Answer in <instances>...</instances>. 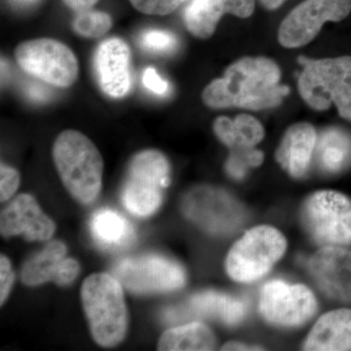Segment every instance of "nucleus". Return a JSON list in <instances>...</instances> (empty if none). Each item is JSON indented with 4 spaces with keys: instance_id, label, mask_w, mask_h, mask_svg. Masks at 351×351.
Wrapping results in <instances>:
<instances>
[{
    "instance_id": "1",
    "label": "nucleus",
    "mask_w": 351,
    "mask_h": 351,
    "mask_svg": "<svg viewBox=\"0 0 351 351\" xmlns=\"http://www.w3.org/2000/svg\"><path fill=\"white\" fill-rule=\"evenodd\" d=\"M278 64L265 57H245L230 64L221 78L213 80L202 93L207 107L262 110L276 108L287 96L280 84Z\"/></svg>"
},
{
    "instance_id": "2",
    "label": "nucleus",
    "mask_w": 351,
    "mask_h": 351,
    "mask_svg": "<svg viewBox=\"0 0 351 351\" xmlns=\"http://www.w3.org/2000/svg\"><path fill=\"white\" fill-rule=\"evenodd\" d=\"M53 159L69 195L82 204L94 202L103 186L104 160L94 143L84 134L66 130L58 136Z\"/></svg>"
},
{
    "instance_id": "3",
    "label": "nucleus",
    "mask_w": 351,
    "mask_h": 351,
    "mask_svg": "<svg viewBox=\"0 0 351 351\" xmlns=\"http://www.w3.org/2000/svg\"><path fill=\"white\" fill-rule=\"evenodd\" d=\"M82 302L92 338L101 348H114L125 339L129 314L122 284L108 274H91L83 281Z\"/></svg>"
},
{
    "instance_id": "4",
    "label": "nucleus",
    "mask_w": 351,
    "mask_h": 351,
    "mask_svg": "<svg viewBox=\"0 0 351 351\" xmlns=\"http://www.w3.org/2000/svg\"><path fill=\"white\" fill-rule=\"evenodd\" d=\"M302 66L298 90L314 110L336 106L339 117L351 122V56L298 59Z\"/></svg>"
},
{
    "instance_id": "5",
    "label": "nucleus",
    "mask_w": 351,
    "mask_h": 351,
    "mask_svg": "<svg viewBox=\"0 0 351 351\" xmlns=\"http://www.w3.org/2000/svg\"><path fill=\"white\" fill-rule=\"evenodd\" d=\"M287 240L269 226L248 230L228 252L226 269L232 280L251 283L262 278L285 254Z\"/></svg>"
},
{
    "instance_id": "6",
    "label": "nucleus",
    "mask_w": 351,
    "mask_h": 351,
    "mask_svg": "<svg viewBox=\"0 0 351 351\" xmlns=\"http://www.w3.org/2000/svg\"><path fill=\"white\" fill-rule=\"evenodd\" d=\"M169 184L170 165L164 154L154 149L138 152L129 164L122 203L135 216H152L160 207Z\"/></svg>"
},
{
    "instance_id": "7",
    "label": "nucleus",
    "mask_w": 351,
    "mask_h": 351,
    "mask_svg": "<svg viewBox=\"0 0 351 351\" xmlns=\"http://www.w3.org/2000/svg\"><path fill=\"white\" fill-rule=\"evenodd\" d=\"M302 223L323 246L351 245V199L335 191H320L302 204Z\"/></svg>"
},
{
    "instance_id": "8",
    "label": "nucleus",
    "mask_w": 351,
    "mask_h": 351,
    "mask_svg": "<svg viewBox=\"0 0 351 351\" xmlns=\"http://www.w3.org/2000/svg\"><path fill=\"white\" fill-rule=\"evenodd\" d=\"M16 62L27 75L56 87L66 88L76 82L80 64L66 44L52 38L25 41L16 47Z\"/></svg>"
},
{
    "instance_id": "9",
    "label": "nucleus",
    "mask_w": 351,
    "mask_h": 351,
    "mask_svg": "<svg viewBox=\"0 0 351 351\" xmlns=\"http://www.w3.org/2000/svg\"><path fill=\"white\" fill-rule=\"evenodd\" d=\"M113 276L136 294L172 292L184 287L186 279L181 265L158 255L124 258L115 265Z\"/></svg>"
},
{
    "instance_id": "10",
    "label": "nucleus",
    "mask_w": 351,
    "mask_h": 351,
    "mask_svg": "<svg viewBox=\"0 0 351 351\" xmlns=\"http://www.w3.org/2000/svg\"><path fill=\"white\" fill-rule=\"evenodd\" d=\"M182 209L186 218L214 234L232 233L246 219L239 201L211 186H198L189 191L182 200Z\"/></svg>"
},
{
    "instance_id": "11",
    "label": "nucleus",
    "mask_w": 351,
    "mask_h": 351,
    "mask_svg": "<svg viewBox=\"0 0 351 351\" xmlns=\"http://www.w3.org/2000/svg\"><path fill=\"white\" fill-rule=\"evenodd\" d=\"M317 307L315 295L302 284L272 280L261 291L260 313L267 322L276 326H301L313 318Z\"/></svg>"
},
{
    "instance_id": "12",
    "label": "nucleus",
    "mask_w": 351,
    "mask_h": 351,
    "mask_svg": "<svg viewBox=\"0 0 351 351\" xmlns=\"http://www.w3.org/2000/svg\"><path fill=\"white\" fill-rule=\"evenodd\" d=\"M351 12V0H304L286 16L278 29L285 48H299L313 41L327 22H341Z\"/></svg>"
},
{
    "instance_id": "13",
    "label": "nucleus",
    "mask_w": 351,
    "mask_h": 351,
    "mask_svg": "<svg viewBox=\"0 0 351 351\" xmlns=\"http://www.w3.org/2000/svg\"><path fill=\"white\" fill-rule=\"evenodd\" d=\"M308 270L323 294L334 301L351 304V249L323 246L311 257Z\"/></svg>"
},
{
    "instance_id": "14",
    "label": "nucleus",
    "mask_w": 351,
    "mask_h": 351,
    "mask_svg": "<svg viewBox=\"0 0 351 351\" xmlns=\"http://www.w3.org/2000/svg\"><path fill=\"white\" fill-rule=\"evenodd\" d=\"M56 232V225L43 210L36 198L27 193L16 196L0 215L2 237L22 235L27 241H45Z\"/></svg>"
},
{
    "instance_id": "15",
    "label": "nucleus",
    "mask_w": 351,
    "mask_h": 351,
    "mask_svg": "<svg viewBox=\"0 0 351 351\" xmlns=\"http://www.w3.org/2000/svg\"><path fill=\"white\" fill-rule=\"evenodd\" d=\"M97 82L101 91L113 99L125 97L131 88V50L123 39H106L94 56Z\"/></svg>"
},
{
    "instance_id": "16",
    "label": "nucleus",
    "mask_w": 351,
    "mask_h": 351,
    "mask_svg": "<svg viewBox=\"0 0 351 351\" xmlns=\"http://www.w3.org/2000/svg\"><path fill=\"white\" fill-rule=\"evenodd\" d=\"M66 253L63 242L51 241L25 262L21 272L22 282L29 287L50 281L61 287L71 285L80 276V265L75 258H66Z\"/></svg>"
},
{
    "instance_id": "17",
    "label": "nucleus",
    "mask_w": 351,
    "mask_h": 351,
    "mask_svg": "<svg viewBox=\"0 0 351 351\" xmlns=\"http://www.w3.org/2000/svg\"><path fill=\"white\" fill-rule=\"evenodd\" d=\"M254 10L255 0H193L184 11V24L195 38L208 39L226 14L244 19L250 17Z\"/></svg>"
},
{
    "instance_id": "18",
    "label": "nucleus",
    "mask_w": 351,
    "mask_h": 351,
    "mask_svg": "<svg viewBox=\"0 0 351 351\" xmlns=\"http://www.w3.org/2000/svg\"><path fill=\"white\" fill-rule=\"evenodd\" d=\"M316 142L317 133L311 124H294L286 131L277 149V162L291 177L302 179L311 166Z\"/></svg>"
},
{
    "instance_id": "19",
    "label": "nucleus",
    "mask_w": 351,
    "mask_h": 351,
    "mask_svg": "<svg viewBox=\"0 0 351 351\" xmlns=\"http://www.w3.org/2000/svg\"><path fill=\"white\" fill-rule=\"evenodd\" d=\"M302 348L309 351L351 350V309H336L321 316Z\"/></svg>"
},
{
    "instance_id": "20",
    "label": "nucleus",
    "mask_w": 351,
    "mask_h": 351,
    "mask_svg": "<svg viewBox=\"0 0 351 351\" xmlns=\"http://www.w3.org/2000/svg\"><path fill=\"white\" fill-rule=\"evenodd\" d=\"M315 159L318 169L328 175L343 172L351 165V135L338 127H330L317 135Z\"/></svg>"
},
{
    "instance_id": "21",
    "label": "nucleus",
    "mask_w": 351,
    "mask_h": 351,
    "mask_svg": "<svg viewBox=\"0 0 351 351\" xmlns=\"http://www.w3.org/2000/svg\"><path fill=\"white\" fill-rule=\"evenodd\" d=\"M247 302L215 291L198 293L191 297L186 311L198 317L213 318L228 326H235L244 319Z\"/></svg>"
},
{
    "instance_id": "22",
    "label": "nucleus",
    "mask_w": 351,
    "mask_h": 351,
    "mask_svg": "<svg viewBox=\"0 0 351 351\" xmlns=\"http://www.w3.org/2000/svg\"><path fill=\"white\" fill-rule=\"evenodd\" d=\"M215 135L230 149H253L265 137V129L261 122L249 114H239L234 119L219 117L215 120Z\"/></svg>"
},
{
    "instance_id": "23",
    "label": "nucleus",
    "mask_w": 351,
    "mask_h": 351,
    "mask_svg": "<svg viewBox=\"0 0 351 351\" xmlns=\"http://www.w3.org/2000/svg\"><path fill=\"white\" fill-rule=\"evenodd\" d=\"M214 332L201 322L173 327L161 335L157 350L161 351H207L216 348Z\"/></svg>"
},
{
    "instance_id": "24",
    "label": "nucleus",
    "mask_w": 351,
    "mask_h": 351,
    "mask_svg": "<svg viewBox=\"0 0 351 351\" xmlns=\"http://www.w3.org/2000/svg\"><path fill=\"white\" fill-rule=\"evenodd\" d=\"M94 239L101 246H126L134 239V230L123 216L110 209L94 215L90 223Z\"/></svg>"
},
{
    "instance_id": "25",
    "label": "nucleus",
    "mask_w": 351,
    "mask_h": 351,
    "mask_svg": "<svg viewBox=\"0 0 351 351\" xmlns=\"http://www.w3.org/2000/svg\"><path fill=\"white\" fill-rule=\"evenodd\" d=\"M112 27V19L108 13L85 11L77 13L73 21L76 34L86 38H98L107 34Z\"/></svg>"
},
{
    "instance_id": "26",
    "label": "nucleus",
    "mask_w": 351,
    "mask_h": 351,
    "mask_svg": "<svg viewBox=\"0 0 351 351\" xmlns=\"http://www.w3.org/2000/svg\"><path fill=\"white\" fill-rule=\"evenodd\" d=\"M263 161L262 152L253 149L230 151L226 171L232 179L242 180L251 168L258 167Z\"/></svg>"
},
{
    "instance_id": "27",
    "label": "nucleus",
    "mask_w": 351,
    "mask_h": 351,
    "mask_svg": "<svg viewBox=\"0 0 351 351\" xmlns=\"http://www.w3.org/2000/svg\"><path fill=\"white\" fill-rule=\"evenodd\" d=\"M144 49L154 53H168L177 46V38L172 32L162 29H151L144 32L141 38Z\"/></svg>"
},
{
    "instance_id": "28",
    "label": "nucleus",
    "mask_w": 351,
    "mask_h": 351,
    "mask_svg": "<svg viewBox=\"0 0 351 351\" xmlns=\"http://www.w3.org/2000/svg\"><path fill=\"white\" fill-rule=\"evenodd\" d=\"M138 12L145 15L165 16L174 12L186 0H129Z\"/></svg>"
},
{
    "instance_id": "29",
    "label": "nucleus",
    "mask_w": 351,
    "mask_h": 351,
    "mask_svg": "<svg viewBox=\"0 0 351 351\" xmlns=\"http://www.w3.org/2000/svg\"><path fill=\"white\" fill-rule=\"evenodd\" d=\"M20 186V174L18 171L1 164L0 166V201L10 199Z\"/></svg>"
},
{
    "instance_id": "30",
    "label": "nucleus",
    "mask_w": 351,
    "mask_h": 351,
    "mask_svg": "<svg viewBox=\"0 0 351 351\" xmlns=\"http://www.w3.org/2000/svg\"><path fill=\"white\" fill-rule=\"evenodd\" d=\"M15 281L14 272L10 260L6 256H0V304L3 306L7 298L10 295Z\"/></svg>"
},
{
    "instance_id": "31",
    "label": "nucleus",
    "mask_w": 351,
    "mask_h": 351,
    "mask_svg": "<svg viewBox=\"0 0 351 351\" xmlns=\"http://www.w3.org/2000/svg\"><path fill=\"white\" fill-rule=\"evenodd\" d=\"M143 82H144L145 86L154 94L165 95L169 90L168 82L157 75L156 71L154 68L145 69Z\"/></svg>"
},
{
    "instance_id": "32",
    "label": "nucleus",
    "mask_w": 351,
    "mask_h": 351,
    "mask_svg": "<svg viewBox=\"0 0 351 351\" xmlns=\"http://www.w3.org/2000/svg\"><path fill=\"white\" fill-rule=\"evenodd\" d=\"M63 1L71 10L75 11L76 13H82L90 10L95 4L98 3L99 0H63Z\"/></svg>"
},
{
    "instance_id": "33",
    "label": "nucleus",
    "mask_w": 351,
    "mask_h": 351,
    "mask_svg": "<svg viewBox=\"0 0 351 351\" xmlns=\"http://www.w3.org/2000/svg\"><path fill=\"white\" fill-rule=\"evenodd\" d=\"M260 346L245 345L239 341H228L221 348V350H262Z\"/></svg>"
},
{
    "instance_id": "34",
    "label": "nucleus",
    "mask_w": 351,
    "mask_h": 351,
    "mask_svg": "<svg viewBox=\"0 0 351 351\" xmlns=\"http://www.w3.org/2000/svg\"><path fill=\"white\" fill-rule=\"evenodd\" d=\"M262 5L267 10H276L279 8L286 0H260Z\"/></svg>"
}]
</instances>
